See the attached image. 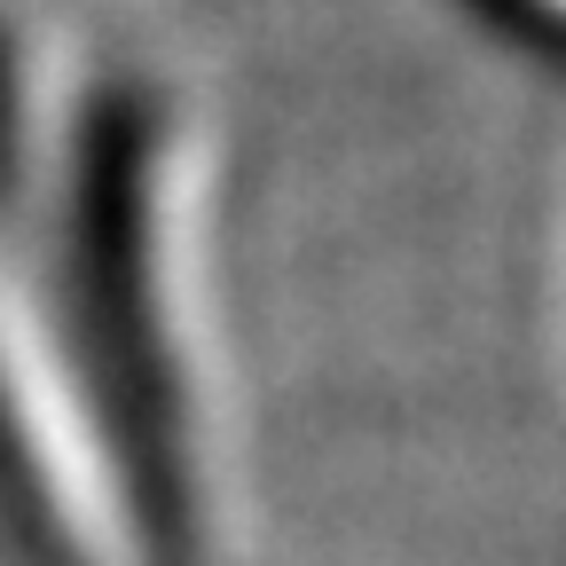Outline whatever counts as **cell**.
I'll list each match as a JSON object with an SVG mask.
<instances>
[{
	"instance_id": "6da1fadb",
	"label": "cell",
	"mask_w": 566,
	"mask_h": 566,
	"mask_svg": "<svg viewBox=\"0 0 566 566\" xmlns=\"http://www.w3.org/2000/svg\"><path fill=\"white\" fill-rule=\"evenodd\" d=\"M480 9H488L495 24H512L527 48L566 55V0H480Z\"/></svg>"
}]
</instances>
